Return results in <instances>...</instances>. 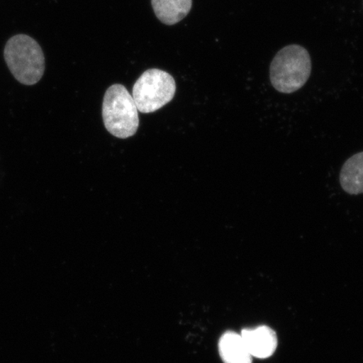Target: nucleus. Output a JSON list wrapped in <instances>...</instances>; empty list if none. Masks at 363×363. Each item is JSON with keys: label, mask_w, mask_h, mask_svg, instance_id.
Returning a JSON list of instances; mask_svg holds the SVG:
<instances>
[{"label": "nucleus", "mask_w": 363, "mask_h": 363, "mask_svg": "<svg viewBox=\"0 0 363 363\" xmlns=\"http://www.w3.org/2000/svg\"><path fill=\"white\" fill-rule=\"evenodd\" d=\"M4 57L9 70L20 84L33 86L43 79L45 69L43 50L31 36H11L4 47Z\"/></svg>", "instance_id": "obj_1"}, {"label": "nucleus", "mask_w": 363, "mask_h": 363, "mask_svg": "<svg viewBox=\"0 0 363 363\" xmlns=\"http://www.w3.org/2000/svg\"><path fill=\"white\" fill-rule=\"evenodd\" d=\"M311 74L310 53L298 45L281 49L270 66L272 85L283 94H292L301 89L310 79Z\"/></svg>", "instance_id": "obj_2"}, {"label": "nucleus", "mask_w": 363, "mask_h": 363, "mask_svg": "<svg viewBox=\"0 0 363 363\" xmlns=\"http://www.w3.org/2000/svg\"><path fill=\"white\" fill-rule=\"evenodd\" d=\"M104 126L121 139L134 135L139 127L138 110L125 86L113 84L104 94L102 108Z\"/></svg>", "instance_id": "obj_3"}, {"label": "nucleus", "mask_w": 363, "mask_h": 363, "mask_svg": "<svg viewBox=\"0 0 363 363\" xmlns=\"http://www.w3.org/2000/svg\"><path fill=\"white\" fill-rule=\"evenodd\" d=\"M175 93L174 77L165 71L152 68L144 72L135 82L133 97L138 111L149 113L172 101Z\"/></svg>", "instance_id": "obj_4"}, {"label": "nucleus", "mask_w": 363, "mask_h": 363, "mask_svg": "<svg viewBox=\"0 0 363 363\" xmlns=\"http://www.w3.org/2000/svg\"><path fill=\"white\" fill-rule=\"evenodd\" d=\"M240 335L252 357L265 359L271 357L278 347V337L275 331L269 326L244 329Z\"/></svg>", "instance_id": "obj_5"}, {"label": "nucleus", "mask_w": 363, "mask_h": 363, "mask_svg": "<svg viewBox=\"0 0 363 363\" xmlns=\"http://www.w3.org/2000/svg\"><path fill=\"white\" fill-rule=\"evenodd\" d=\"M219 352L225 363H252V357L240 334L227 331L219 342Z\"/></svg>", "instance_id": "obj_6"}, {"label": "nucleus", "mask_w": 363, "mask_h": 363, "mask_svg": "<svg viewBox=\"0 0 363 363\" xmlns=\"http://www.w3.org/2000/svg\"><path fill=\"white\" fill-rule=\"evenodd\" d=\"M192 4L193 0H152L157 19L167 26L183 21L191 11Z\"/></svg>", "instance_id": "obj_7"}, {"label": "nucleus", "mask_w": 363, "mask_h": 363, "mask_svg": "<svg viewBox=\"0 0 363 363\" xmlns=\"http://www.w3.org/2000/svg\"><path fill=\"white\" fill-rule=\"evenodd\" d=\"M340 184L349 194H363V152L355 154L344 163L340 170Z\"/></svg>", "instance_id": "obj_8"}]
</instances>
